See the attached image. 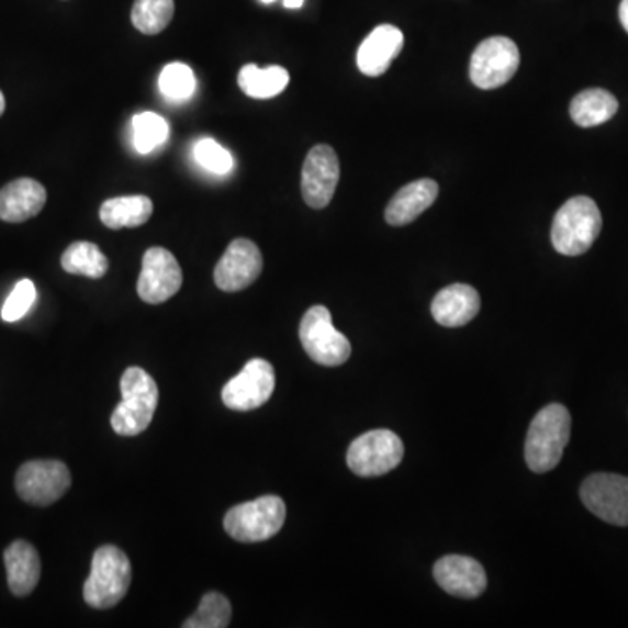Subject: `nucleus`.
Segmentation results:
<instances>
[{
	"label": "nucleus",
	"mask_w": 628,
	"mask_h": 628,
	"mask_svg": "<svg viewBox=\"0 0 628 628\" xmlns=\"http://www.w3.org/2000/svg\"><path fill=\"white\" fill-rule=\"evenodd\" d=\"M263 4H272V2H274V0H262Z\"/></svg>",
	"instance_id": "34"
},
{
	"label": "nucleus",
	"mask_w": 628,
	"mask_h": 628,
	"mask_svg": "<svg viewBox=\"0 0 628 628\" xmlns=\"http://www.w3.org/2000/svg\"><path fill=\"white\" fill-rule=\"evenodd\" d=\"M277 386V375L269 361L254 358L243 367L236 378L231 379L222 390L225 407L236 412H250L268 404Z\"/></svg>",
	"instance_id": "10"
},
{
	"label": "nucleus",
	"mask_w": 628,
	"mask_h": 628,
	"mask_svg": "<svg viewBox=\"0 0 628 628\" xmlns=\"http://www.w3.org/2000/svg\"><path fill=\"white\" fill-rule=\"evenodd\" d=\"M233 607L229 598L217 592H210L201 598L198 612L183 621V628H225L229 627Z\"/></svg>",
	"instance_id": "26"
},
{
	"label": "nucleus",
	"mask_w": 628,
	"mask_h": 628,
	"mask_svg": "<svg viewBox=\"0 0 628 628\" xmlns=\"http://www.w3.org/2000/svg\"><path fill=\"white\" fill-rule=\"evenodd\" d=\"M287 518V506L278 496L257 497L231 508L224 518V529L242 543H259L277 536Z\"/></svg>",
	"instance_id": "5"
},
{
	"label": "nucleus",
	"mask_w": 628,
	"mask_h": 628,
	"mask_svg": "<svg viewBox=\"0 0 628 628\" xmlns=\"http://www.w3.org/2000/svg\"><path fill=\"white\" fill-rule=\"evenodd\" d=\"M520 52L508 37H489L471 55L470 79L480 90H496L517 74Z\"/></svg>",
	"instance_id": "8"
},
{
	"label": "nucleus",
	"mask_w": 628,
	"mask_h": 628,
	"mask_svg": "<svg viewBox=\"0 0 628 628\" xmlns=\"http://www.w3.org/2000/svg\"><path fill=\"white\" fill-rule=\"evenodd\" d=\"M480 311V295L473 287L464 283L450 284L435 295L431 314L441 327H463L475 318Z\"/></svg>",
	"instance_id": "18"
},
{
	"label": "nucleus",
	"mask_w": 628,
	"mask_h": 628,
	"mask_svg": "<svg viewBox=\"0 0 628 628\" xmlns=\"http://www.w3.org/2000/svg\"><path fill=\"white\" fill-rule=\"evenodd\" d=\"M5 111V98L4 94H2V91H0V115L4 114Z\"/></svg>",
	"instance_id": "33"
},
{
	"label": "nucleus",
	"mask_w": 628,
	"mask_h": 628,
	"mask_svg": "<svg viewBox=\"0 0 628 628\" xmlns=\"http://www.w3.org/2000/svg\"><path fill=\"white\" fill-rule=\"evenodd\" d=\"M571 438V414L561 404H550L536 414L526 438V463L535 473H547L561 463Z\"/></svg>",
	"instance_id": "1"
},
{
	"label": "nucleus",
	"mask_w": 628,
	"mask_h": 628,
	"mask_svg": "<svg viewBox=\"0 0 628 628\" xmlns=\"http://www.w3.org/2000/svg\"><path fill=\"white\" fill-rule=\"evenodd\" d=\"M299 337L304 351L319 366L339 367L351 357L348 337L334 327L330 311L325 306H313L306 311L299 327Z\"/></svg>",
	"instance_id": "6"
},
{
	"label": "nucleus",
	"mask_w": 628,
	"mask_h": 628,
	"mask_svg": "<svg viewBox=\"0 0 628 628\" xmlns=\"http://www.w3.org/2000/svg\"><path fill=\"white\" fill-rule=\"evenodd\" d=\"M404 49V34L393 25H379L358 49L357 64L361 74L379 77Z\"/></svg>",
	"instance_id": "16"
},
{
	"label": "nucleus",
	"mask_w": 628,
	"mask_h": 628,
	"mask_svg": "<svg viewBox=\"0 0 628 628\" xmlns=\"http://www.w3.org/2000/svg\"><path fill=\"white\" fill-rule=\"evenodd\" d=\"M35 299H37L35 284L31 280L18 281L13 292L9 293L8 301L4 302L2 319L8 323L22 319L34 306Z\"/></svg>",
	"instance_id": "30"
},
{
	"label": "nucleus",
	"mask_w": 628,
	"mask_h": 628,
	"mask_svg": "<svg viewBox=\"0 0 628 628\" xmlns=\"http://www.w3.org/2000/svg\"><path fill=\"white\" fill-rule=\"evenodd\" d=\"M121 404L112 412V428L121 437L144 434L153 423L159 402L156 381L141 367H130L121 378Z\"/></svg>",
	"instance_id": "2"
},
{
	"label": "nucleus",
	"mask_w": 628,
	"mask_h": 628,
	"mask_svg": "<svg viewBox=\"0 0 628 628\" xmlns=\"http://www.w3.org/2000/svg\"><path fill=\"white\" fill-rule=\"evenodd\" d=\"M61 268L68 274L98 280L109 271V260L94 243L76 242L61 255Z\"/></svg>",
	"instance_id": "24"
},
{
	"label": "nucleus",
	"mask_w": 628,
	"mask_h": 628,
	"mask_svg": "<svg viewBox=\"0 0 628 628\" xmlns=\"http://www.w3.org/2000/svg\"><path fill=\"white\" fill-rule=\"evenodd\" d=\"M130 585L132 564L126 553L114 545L98 548L85 583L86 604L94 609L114 607L123 601Z\"/></svg>",
	"instance_id": "4"
},
{
	"label": "nucleus",
	"mask_w": 628,
	"mask_h": 628,
	"mask_svg": "<svg viewBox=\"0 0 628 628\" xmlns=\"http://www.w3.org/2000/svg\"><path fill=\"white\" fill-rule=\"evenodd\" d=\"M603 229V215L586 195L565 201L552 224V245L565 257H577L591 250Z\"/></svg>",
	"instance_id": "3"
},
{
	"label": "nucleus",
	"mask_w": 628,
	"mask_h": 628,
	"mask_svg": "<svg viewBox=\"0 0 628 628\" xmlns=\"http://www.w3.org/2000/svg\"><path fill=\"white\" fill-rule=\"evenodd\" d=\"M304 4V0H283L284 8L299 9Z\"/></svg>",
	"instance_id": "32"
},
{
	"label": "nucleus",
	"mask_w": 628,
	"mask_h": 628,
	"mask_svg": "<svg viewBox=\"0 0 628 628\" xmlns=\"http://www.w3.org/2000/svg\"><path fill=\"white\" fill-rule=\"evenodd\" d=\"M434 574L438 585L455 597L475 598L487 586L484 568L467 556L444 557L435 564Z\"/></svg>",
	"instance_id": "15"
},
{
	"label": "nucleus",
	"mask_w": 628,
	"mask_h": 628,
	"mask_svg": "<svg viewBox=\"0 0 628 628\" xmlns=\"http://www.w3.org/2000/svg\"><path fill=\"white\" fill-rule=\"evenodd\" d=\"M133 135H135V149L141 154H150L168 141L170 126L161 115L142 112L133 120Z\"/></svg>",
	"instance_id": "27"
},
{
	"label": "nucleus",
	"mask_w": 628,
	"mask_h": 628,
	"mask_svg": "<svg viewBox=\"0 0 628 628\" xmlns=\"http://www.w3.org/2000/svg\"><path fill=\"white\" fill-rule=\"evenodd\" d=\"M154 204L147 195H121L106 200L100 209V221L109 229L138 227L153 217Z\"/></svg>",
	"instance_id": "21"
},
{
	"label": "nucleus",
	"mask_w": 628,
	"mask_h": 628,
	"mask_svg": "<svg viewBox=\"0 0 628 628\" xmlns=\"http://www.w3.org/2000/svg\"><path fill=\"white\" fill-rule=\"evenodd\" d=\"M618 14H620L621 25H624L625 31L628 32V0H621L620 11H618Z\"/></svg>",
	"instance_id": "31"
},
{
	"label": "nucleus",
	"mask_w": 628,
	"mask_h": 628,
	"mask_svg": "<svg viewBox=\"0 0 628 628\" xmlns=\"http://www.w3.org/2000/svg\"><path fill=\"white\" fill-rule=\"evenodd\" d=\"M437 195L438 183L435 180L420 179L407 183L393 195L384 217L388 224L395 225V227L411 224L435 203Z\"/></svg>",
	"instance_id": "19"
},
{
	"label": "nucleus",
	"mask_w": 628,
	"mask_h": 628,
	"mask_svg": "<svg viewBox=\"0 0 628 628\" xmlns=\"http://www.w3.org/2000/svg\"><path fill=\"white\" fill-rule=\"evenodd\" d=\"M583 505L613 526H628V476L595 473L580 489Z\"/></svg>",
	"instance_id": "11"
},
{
	"label": "nucleus",
	"mask_w": 628,
	"mask_h": 628,
	"mask_svg": "<svg viewBox=\"0 0 628 628\" xmlns=\"http://www.w3.org/2000/svg\"><path fill=\"white\" fill-rule=\"evenodd\" d=\"M47 192L34 179H18L0 189V221L20 224L37 217L46 204Z\"/></svg>",
	"instance_id": "17"
},
{
	"label": "nucleus",
	"mask_w": 628,
	"mask_h": 628,
	"mask_svg": "<svg viewBox=\"0 0 628 628\" xmlns=\"http://www.w3.org/2000/svg\"><path fill=\"white\" fill-rule=\"evenodd\" d=\"M173 14V0H135L132 22L136 31L142 34L157 35L170 25Z\"/></svg>",
	"instance_id": "25"
},
{
	"label": "nucleus",
	"mask_w": 628,
	"mask_h": 628,
	"mask_svg": "<svg viewBox=\"0 0 628 628\" xmlns=\"http://www.w3.org/2000/svg\"><path fill=\"white\" fill-rule=\"evenodd\" d=\"M194 157L204 170L212 171V173L225 175L234 168V159L229 150L224 149L212 138H203L195 144Z\"/></svg>",
	"instance_id": "29"
},
{
	"label": "nucleus",
	"mask_w": 628,
	"mask_h": 628,
	"mask_svg": "<svg viewBox=\"0 0 628 628\" xmlns=\"http://www.w3.org/2000/svg\"><path fill=\"white\" fill-rule=\"evenodd\" d=\"M289 82V72L280 65L266 68H259L254 64L245 65L238 74V85L243 93L257 100L278 97L287 90Z\"/></svg>",
	"instance_id": "23"
},
{
	"label": "nucleus",
	"mask_w": 628,
	"mask_h": 628,
	"mask_svg": "<svg viewBox=\"0 0 628 628\" xmlns=\"http://www.w3.org/2000/svg\"><path fill=\"white\" fill-rule=\"evenodd\" d=\"M182 269L171 251L153 247L145 251L136 292L147 304L170 301L182 287Z\"/></svg>",
	"instance_id": "12"
},
{
	"label": "nucleus",
	"mask_w": 628,
	"mask_h": 628,
	"mask_svg": "<svg viewBox=\"0 0 628 628\" xmlns=\"http://www.w3.org/2000/svg\"><path fill=\"white\" fill-rule=\"evenodd\" d=\"M72 484L67 464L53 459L31 461L16 473V493L23 502L35 506H49L58 502Z\"/></svg>",
	"instance_id": "9"
},
{
	"label": "nucleus",
	"mask_w": 628,
	"mask_h": 628,
	"mask_svg": "<svg viewBox=\"0 0 628 628\" xmlns=\"http://www.w3.org/2000/svg\"><path fill=\"white\" fill-rule=\"evenodd\" d=\"M159 88L170 100H188L195 91V76L192 68L186 64H170L162 68L159 76Z\"/></svg>",
	"instance_id": "28"
},
{
	"label": "nucleus",
	"mask_w": 628,
	"mask_h": 628,
	"mask_svg": "<svg viewBox=\"0 0 628 628\" xmlns=\"http://www.w3.org/2000/svg\"><path fill=\"white\" fill-rule=\"evenodd\" d=\"M262 268L263 259L259 247L250 239H234L215 266L213 280L222 292H239L255 283Z\"/></svg>",
	"instance_id": "14"
},
{
	"label": "nucleus",
	"mask_w": 628,
	"mask_h": 628,
	"mask_svg": "<svg viewBox=\"0 0 628 628\" xmlns=\"http://www.w3.org/2000/svg\"><path fill=\"white\" fill-rule=\"evenodd\" d=\"M404 444L390 429H372L352 441L348 449L349 470L358 476H381L395 470L404 459Z\"/></svg>",
	"instance_id": "7"
},
{
	"label": "nucleus",
	"mask_w": 628,
	"mask_h": 628,
	"mask_svg": "<svg viewBox=\"0 0 628 628\" xmlns=\"http://www.w3.org/2000/svg\"><path fill=\"white\" fill-rule=\"evenodd\" d=\"M569 112L577 126L594 127L613 120L618 112V100L609 91L592 88L573 98Z\"/></svg>",
	"instance_id": "22"
},
{
	"label": "nucleus",
	"mask_w": 628,
	"mask_h": 628,
	"mask_svg": "<svg viewBox=\"0 0 628 628\" xmlns=\"http://www.w3.org/2000/svg\"><path fill=\"white\" fill-rule=\"evenodd\" d=\"M4 564L9 591L16 597L31 595L41 580V559L37 550L31 543L18 539L5 548Z\"/></svg>",
	"instance_id": "20"
},
{
	"label": "nucleus",
	"mask_w": 628,
	"mask_h": 628,
	"mask_svg": "<svg viewBox=\"0 0 628 628\" xmlns=\"http://www.w3.org/2000/svg\"><path fill=\"white\" fill-rule=\"evenodd\" d=\"M340 179L339 157L328 145L319 144L307 154L302 166V198L311 209L328 206Z\"/></svg>",
	"instance_id": "13"
}]
</instances>
